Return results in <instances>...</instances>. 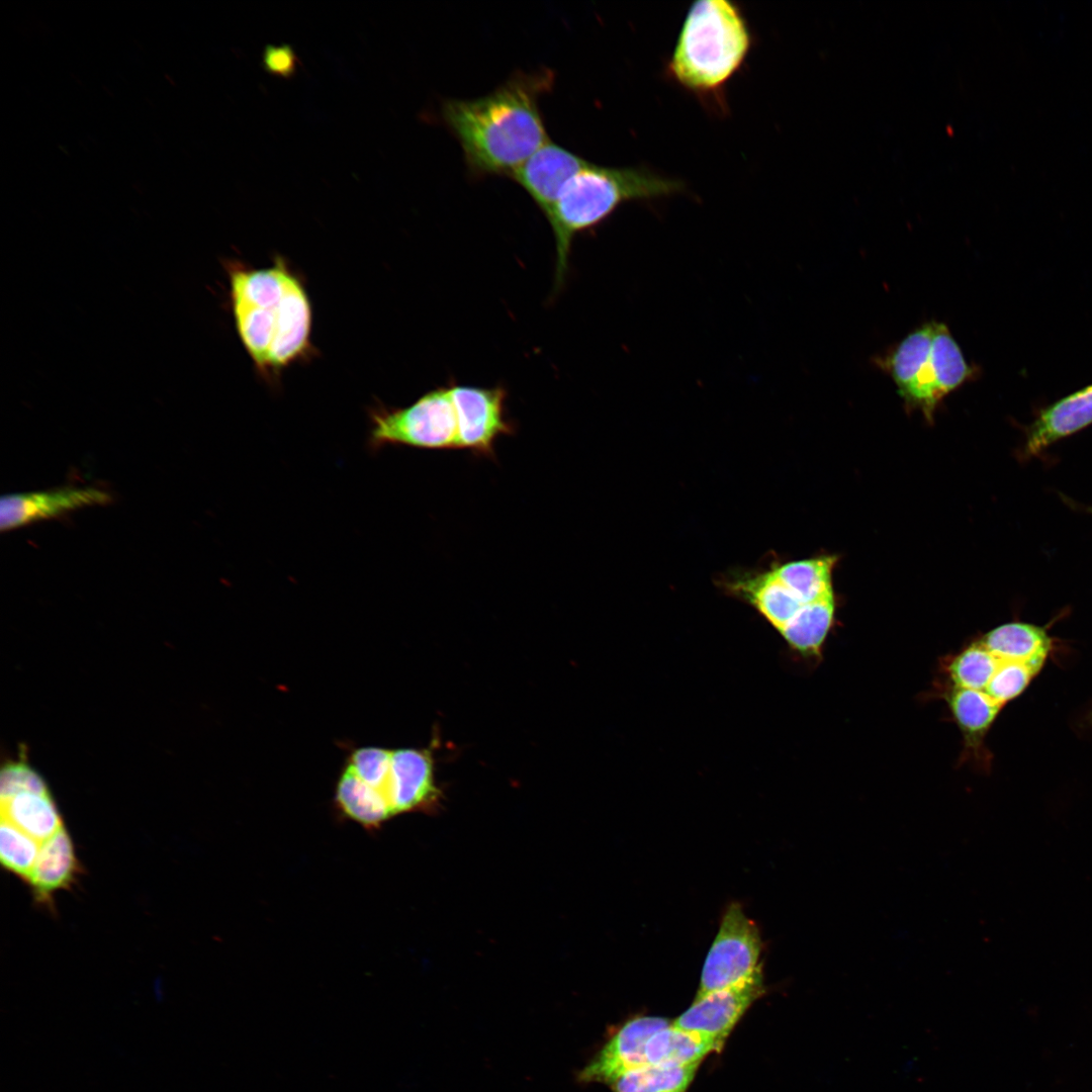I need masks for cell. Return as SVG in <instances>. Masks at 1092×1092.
<instances>
[{
    "label": "cell",
    "instance_id": "cell-19",
    "mask_svg": "<svg viewBox=\"0 0 1092 1092\" xmlns=\"http://www.w3.org/2000/svg\"><path fill=\"white\" fill-rule=\"evenodd\" d=\"M335 801L346 817L367 829H377L393 817L383 798L347 765L339 778Z\"/></svg>",
    "mask_w": 1092,
    "mask_h": 1092
},
{
    "label": "cell",
    "instance_id": "cell-9",
    "mask_svg": "<svg viewBox=\"0 0 1092 1092\" xmlns=\"http://www.w3.org/2000/svg\"><path fill=\"white\" fill-rule=\"evenodd\" d=\"M763 992L761 970L738 985L695 999L672 1025L708 1035L722 1046L744 1012Z\"/></svg>",
    "mask_w": 1092,
    "mask_h": 1092
},
{
    "label": "cell",
    "instance_id": "cell-8",
    "mask_svg": "<svg viewBox=\"0 0 1092 1092\" xmlns=\"http://www.w3.org/2000/svg\"><path fill=\"white\" fill-rule=\"evenodd\" d=\"M449 388L459 420L460 450L492 459L496 441L516 432L506 413V390L463 384Z\"/></svg>",
    "mask_w": 1092,
    "mask_h": 1092
},
{
    "label": "cell",
    "instance_id": "cell-5",
    "mask_svg": "<svg viewBox=\"0 0 1092 1092\" xmlns=\"http://www.w3.org/2000/svg\"><path fill=\"white\" fill-rule=\"evenodd\" d=\"M879 364L905 401L928 417L974 373L947 326L938 322L910 332Z\"/></svg>",
    "mask_w": 1092,
    "mask_h": 1092
},
{
    "label": "cell",
    "instance_id": "cell-15",
    "mask_svg": "<svg viewBox=\"0 0 1092 1092\" xmlns=\"http://www.w3.org/2000/svg\"><path fill=\"white\" fill-rule=\"evenodd\" d=\"M79 873L71 836L65 827L40 843L33 869L26 880L34 898L49 904L59 890L69 888Z\"/></svg>",
    "mask_w": 1092,
    "mask_h": 1092
},
{
    "label": "cell",
    "instance_id": "cell-7",
    "mask_svg": "<svg viewBox=\"0 0 1092 1092\" xmlns=\"http://www.w3.org/2000/svg\"><path fill=\"white\" fill-rule=\"evenodd\" d=\"M762 940L740 903L728 905L707 953L696 998L738 985L762 970Z\"/></svg>",
    "mask_w": 1092,
    "mask_h": 1092
},
{
    "label": "cell",
    "instance_id": "cell-6",
    "mask_svg": "<svg viewBox=\"0 0 1092 1092\" xmlns=\"http://www.w3.org/2000/svg\"><path fill=\"white\" fill-rule=\"evenodd\" d=\"M368 417L367 447L372 453L388 446L460 450L459 420L449 386L430 390L404 407L377 403Z\"/></svg>",
    "mask_w": 1092,
    "mask_h": 1092
},
{
    "label": "cell",
    "instance_id": "cell-1",
    "mask_svg": "<svg viewBox=\"0 0 1092 1092\" xmlns=\"http://www.w3.org/2000/svg\"><path fill=\"white\" fill-rule=\"evenodd\" d=\"M554 79L548 68L518 71L485 95L442 102L441 119L459 143L471 178H509L549 142L539 100Z\"/></svg>",
    "mask_w": 1092,
    "mask_h": 1092
},
{
    "label": "cell",
    "instance_id": "cell-22",
    "mask_svg": "<svg viewBox=\"0 0 1092 1092\" xmlns=\"http://www.w3.org/2000/svg\"><path fill=\"white\" fill-rule=\"evenodd\" d=\"M834 596L807 604L779 633L802 655L819 653L834 618Z\"/></svg>",
    "mask_w": 1092,
    "mask_h": 1092
},
{
    "label": "cell",
    "instance_id": "cell-2",
    "mask_svg": "<svg viewBox=\"0 0 1092 1092\" xmlns=\"http://www.w3.org/2000/svg\"><path fill=\"white\" fill-rule=\"evenodd\" d=\"M235 327L258 373L274 379L309 356L311 305L303 282L288 264L247 276L230 295Z\"/></svg>",
    "mask_w": 1092,
    "mask_h": 1092
},
{
    "label": "cell",
    "instance_id": "cell-24",
    "mask_svg": "<svg viewBox=\"0 0 1092 1092\" xmlns=\"http://www.w3.org/2000/svg\"><path fill=\"white\" fill-rule=\"evenodd\" d=\"M998 660L980 641L957 654L947 665L953 687L985 691Z\"/></svg>",
    "mask_w": 1092,
    "mask_h": 1092
},
{
    "label": "cell",
    "instance_id": "cell-11",
    "mask_svg": "<svg viewBox=\"0 0 1092 1092\" xmlns=\"http://www.w3.org/2000/svg\"><path fill=\"white\" fill-rule=\"evenodd\" d=\"M668 1025L665 1018L655 1016H641L627 1021L578 1073L579 1081L610 1084L624 1073L648 1064L645 1056L648 1039Z\"/></svg>",
    "mask_w": 1092,
    "mask_h": 1092
},
{
    "label": "cell",
    "instance_id": "cell-21",
    "mask_svg": "<svg viewBox=\"0 0 1092 1092\" xmlns=\"http://www.w3.org/2000/svg\"><path fill=\"white\" fill-rule=\"evenodd\" d=\"M835 560L833 556L796 560L772 565L770 570L804 604H810L833 596Z\"/></svg>",
    "mask_w": 1092,
    "mask_h": 1092
},
{
    "label": "cell",
    "instance_id": "cell-27",
    "mask_svg": "<svg viewBox=\"0 0 1092 1092\" xmlns=\"http://www.w3.org/2000/svg\"><path fill=\"white\" fill-rule=\"evenodd\" d=\"M1033 675V671L1023 663L1000 661L984 692L1003 706L1021 694Z\"/></svg>",
    "mask_w": 1092,
    "mask_h": 1092
},
{
    "label": "cell",
    "instance_id": "cell-3",
    "mask_svg": "<svg viewBox=\"0 0 1092 1092\" xmlns=\"http://www.w3.org/2000/svg\"><path fill=\"white\" fill-rule=\"evenodd\" d=\"M751 46L752 33L737 3L699 0L686 14L665 73L699 97L719 98Z\"/></svg>",
    "mask_w": 1092,
    "mask_h": 1092
},
{
    "label": "cell",
    "instance_id": "cell-10",
    "mask_svg": "<svg viewBox=\"0 0 1092 1092\" xmlns=\"http://www.w3.org/2000/svg\"><path fill=\"white\" fill-rule=\"evenodd\" d=\"M111 495L93 486L4 494L0 499V529L14 528L62 516L78 509L106 505Z\"/></svg>",
    "mask_w": 1092,
    "mask_h": 1092
},
{
    "label": "cell",
    "instance_id": "cell-25",
    "mask_svg": "<svg viewBox=\"0 0 1092 1092\" xmlns=\"http://www.w3.org/2000/svg\"><path fill=\"white\" fill-rule=\"evenodd\" d=\"M40 842L1 819L0 860L10 873L26 881L33 869Z\"/></svg>",
    "mask_w": 1092,
    "mask_h": 1092
},
{
    "label": "cell",
    "instance_id": "cell-17",
    "mask_svg": "<svg viewBox=\"0 0 1092 1092\" xmlns=\"http://www.w3.org/2000/svg\"><path fill=\"white\" fill-rule=\"evenodd\" d=\"M1 819L40 843L64 827L50 793L25 792L1 800Z\"/></svg>",
    "mask_w": 1092,
    "mask_h": 1092
},
{
    "label": "cell",
    "instance_id": "cell-18",
    "mask_svg": "<svg viewBox=\"0 0 1092 1092\" xmlns=\"http://www.w3.org/2000/svg\"><path fill=\"white\" fill-rule=\"evenodd\" d=\"M721 1045L712 1037L668 1025L655 1032L647 1041L645 1056L648 1064L700 1063Z\"/></svg>",
    "mask_w": 1092,
    "mask_h": 1092
},
{
    "label": "cell",
    "instance_id": "cell-16",
    "mask_svg": "<svg viewBox=\"0 0 1092 1092\" xmlns=\"http://www.w3.org/2000/svg\"><path fill=\"white\" fill-rule=\"evenodd\" d=\"M998 660L1027 665L1033 673L1041 668L1051 649V639L1037 626L1008 623L987 633L980 641Z\"/></svg>",
    "mask_w": 1092,
    "mask_h": 1092
},
{
    "label": "cell",
    "instance_id": "cell-26",
    "mask_svg": "<svg viewBox=\"0 0 1092 1092\" xmlns=\"http://www.w3.org/2000/svg\"><path fill=\"white\" fill-rule=\"evenodd\" d=\"M390 761L391 749L378 746H363L354 749L349 754L346 765L362 782L374 789L383 798Z\"/></svg>",
    "mask_w": 1092,
    "mask_h": 1092
},
{
    "label": "cell",
    "instance_id": "cell-13",
    "mask_svg": "<svg viewBox=\"0 0 1092 1092\" xmlns=\"http://www.w3.org/2000/svg\"><path fill=\"white\" fill-rule=\"evenodd\" d=\"M437 794L434 759L429 749H391L384 798L392 816L427 807Z\"/></svg>",
    "mask_w": 1092,
    "mask_h": 1092
},
{
    "label": "cell",
    "instance_id": "cell-14",
    "mask_svg": "<svg viewBox=\"0 0 1092 1092\" xmlns=\"http://www.w3.org/2000/svg\"><path fill=\"white\" fill-rule=\"evenodd\" d=\"M1092 424V384L1045 407L1027 428L1025 453L1036 455L1049 445Z\"/></svg>",
    "mask_w": 1092,
    "mask_h": 1092
},
{
    "label": "cell",
    "instance_id": "cell-29",
    "mask_svg": "<svg viewBox=\"0 0 1092 1092\" xmlns=\"http://www.w3.org/2000/svg\"><path fill=\"white\" fill-rule=\"evenodd\" d=\"M262 60L267 73L283 78L295 75L299 65V59L289 44L265 47Z\"/></svg>",
    "mask_w": 1092,
    "mask_h": 1092
},
{
    "label": "cell",
    "instance_id": "cell-28",
    "mask_svg": "<svg viewBox=\"0 0 1092 1092\" xmlns=\"http://www.w3.org/2000/svg\"><path fill=\"white\" fill-rule=\"evenodd\" d=\"M25 792L49 794L43 780L27 764L23 762L7 763L0 775L1 800Z\"/></svg>",
    "mask_w": 1092,
    "mask_h": 1092
},
{
    "label": "cell",
    "instance_id": "cell-4",
    "mask_svg": "<svg viewBox=\"0 0 1092 1092\" xmlns=\"http://www.w3.org/2000/svg\"><path fill=\"white\" fill-rule=\"evenodd\" d=\"M684 184L649 170L607 167L588 162L562 188L546 215L555 238L556 285L562 284L574 237L609 217L630 200L668 196Z\"/></svg>",
    "mask_w": 1092,
    "mask_h": 1092
},
{
    "label": "cell",
    "instance_id": "cell-12",
    "mask_svg": "<svg viewBox=\"0 0 1092 1092\" xmlns=\"http://www.w3.org/2000/svg\"><path fill=\"white\" fill-rule=\"evenodd\" d=\"M588 162L574 152L549 141L509 178L525 190L546 216L564 185Z\"/></svg>",
    "mask_w": 1092,
    "mask_h": 1092
},
{
    "label": "cell",
    "instance_id": "cell-20",
    "mask_svg": "<svg viewBox=\"0 0 1092 1092\" xmlns=\"http://www.w3.org/2000/svg\"><path fill=\"white\" fill-rule=\"evenodd\" d=\"M945 700L967 745L978 747L1002 706L984 691L953 686Z\"/></svg>",
    "mask_w": 1092,
    "mask_h": 1092
},
{
    "label": "cell",
    "instance_id": "cell-23",
    "mask_svg": "<svg viewBox=\"0 0 1092 1092\" xmlns=\"http://www.w3.org/2000/svg\"><path fill=\"white\" fill-rule=\"evenodd\" d=\"M699 1065L646 1064L624 1073L610 1084L614 1092H686Z\"/></svg>",
    "mask_w": 1092,
    "mask_h": 1092
}]
</instances>
